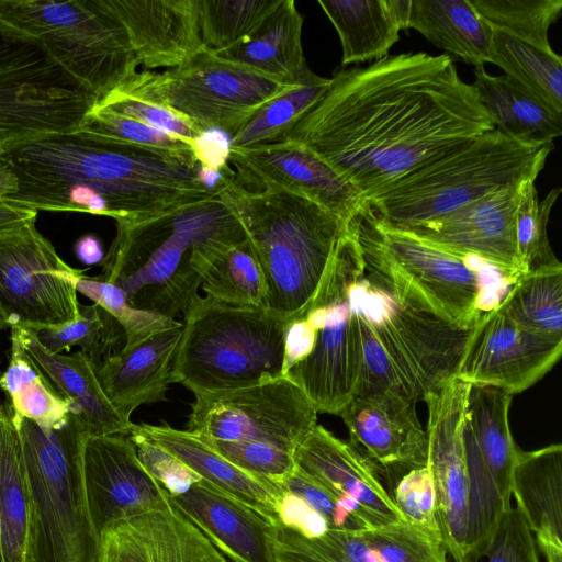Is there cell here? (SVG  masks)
<instances>
[{
    "mask_svg": "<svg viewBox=\"0 0 562 562\" xmlns=\"http://www.w3.org/2000/svg\"><path fill=\"white\" fill-rule=\"evenodd\" d=\"M358 227L428 303L446 319L461 328H472L483 307V277L461 256L428 244L412 234L381 222L369 209Z\"/></svg>",
    "mask_w": 562,
    "mask_h": 562,
    "instance_id": "2e32d148",
    "label": "cell"
},
{
    "mask_svg": "<svg viewBox=\"0 0 562 562\" xmlns=\"http://www.w3.org/2000/svg\"><path fill=\"white\" fill-rule=\"evenodd\" d=\"M236 180L252 189L276 187L304 196L348 221L369 209L360 191L305 146L282 140L246 149L228 148Z\"/></svg>",
    "mask_w": 562,
    "mask_h": 562,
    "instance_id": "ffe728a7",
    "label": "cell"
},
{
    "mask_svg": "<svg viewBox=\"0 0 562 562\" xmlns=\"http://www.w3.org/2000/svg\"><path fill=\"white\" fill-rule=\"evenodd\" d=\"M18 188L14 173L0 160V201L13 193Z\"/></svg>",
    "mask_w": 562,
    "mask_h": 562,
    "instance_id": "680465c9",
    "label": "cell"
},
{
    "mask_svg": "<svg viewBox=\"0 0 562 562\" xmlns=\"http://www.w3.org/2000/svg\"><path fill=\"white\" fill-rule=\"evenodd\" d=\"M30 495L16 430L0 404V526L4 562H26Z\"/></svg>",
    "mask_w": 562,
    "mask_h": 562,
    "instance_id": "8d00e7d4",
    "label": "cell"
},
{
    "mask_svg": "<svg viewBox=\"0 0 562 562\" xmlns=\"http://www.w3.org/2000/svg\"><path fill=\"white\" fill-rule=\"evenodd\" d=\"M408 29L475 68L490 63L493 27L470 0H411Z\"/></svg>",
    "mask_w": 562,
    "mask_h": 562,
    "instance_id": "e575fe53",
    "label": "cell"
},
{
    "mask_svg": "<svg viewBox=\"0 0 562 562\" xmlns=\"http://www.w3.org/2000/svg\"><path fill=\"white\" fill-rule=\"evenodd\" d=\"M281 0H198L204 47L221 52L251 33Z\"/></svg>",
    "mask_w": 562,
    "mask_h": 562,
    "instance_id": "f6af8a7d",
    "label": "cell"
},
{
    "mask_svg": "<svg viewBox=\"0 0 562 562\" xmlns=\"http://www.w3.org/2000/svg\"><path fill=\"white\" fill-rule=\"evenodd\" d=\"M16 190L2 201L30 211L139 221L210 199L201 166L82 131L48 134L0 153Z\"/></svg>",
    "mask_w": 562,
    "mask_h": 562,
    "instance_id": "7a4b0ae2",
    "label": "cell"
},
{
    "mask_svg": "<svg viewBox=\"0 0 562 562\" xmlns=\"http://www.w3.org/2000/svg\"><path fill=\"white\" fill-rule=\"evenodd\" d=\"M494 128L448 54L405 53L335 72L282 140L316 154L369 202L428 158Z\"/></svg>",
    "mask_w": 562,
    "mask_h": 562,
    "instance_id": "6da1fadb",
    "label": "cell"
},
{
    "mask_svg": "<svg viewBox=\"0 0 562 562\" xmlns=\"http://www.w3.org/2000/svg\"><path fill=\"white\" fill-rule=\"evenodd\" d=\"M102 1L147 69L177 67L203 47L198 0Z\"/></svg>",
    "mask_w": 562,
    "mask_h": 562,
    "instance_id": "484cf974",
    "label": "cell"
},
{
    "mask_svg": "<svg viewBox=\"0 0 562 562\" xmlns=\"http://www.w3.org/2000/svg\"><path fill=\"white\" fill-rule=\"evenodd\" d=\"M277 525L296 531L305 538H317L329 530L324 516L297 495L282 490L276 502Z\"/></svg>",
    "mask_w": 562,
    "mask_h": 562,
    "instance_id": "11a10c76",
    "label": "cell"
},
{
    "mask_svg": "<svg viewBox=\"0 0 562 562\" xmlns=\"http://www.w3.org/2000/svg\"><path fill=\"white\" fill-rule=\"evenodd\" d=\"M5 328H8V326H7V324L4 323L3 318L0 315V330H3Z\"/></svg>",
    "mask_w": 562,
    "mask_h": 562,
    "instance_id": "94428289",
    "label": "cell"
},
{
    "mask_svg": "<svg viewBox=\"0 0 562 562\" xmlns=\"http://www.w3.org/2000/svg\"><path fill=\"white\" fill-rule=\"evenodd\" d=\"M470 383L452 378L428 394L427 467L437 499L441 540L452 562H463L468 527V476L463 443Z\"/></svg>",
    "mask_w": 562,
    "mask_h": 562,
    "instance_id": "ac0fdd59",
    "label": "cell"
},
{
    "mask_svg": "<svg viewBox=\"0 0 562 562\" xmlns=\"http://www.w3.org/2000/svg\"><path fill=\"white\" fill-rule=\"evenodd\" d=\"M317 425V412L288 378L194 394L188 430L202 440L261 443L294 452Z\"/></svg>",
    "mask_w": 562,
    "mask_h": 562,
    "instance_id": "5bb4252c",
    "label": "cell"
},
{
    "mask_svg": "<svg viewBox=\"0 0 562 562\" xmlns=\"http://www.w3.org/2000/svg\"><path fill=\"white\" fill-rule=\"evenodd\" d=\"M115 223L98 278L121 288L133 306L171 318L183 315L198 294L205 265L247 238L218 193L154 217Z\"/></svg>",
    "mask_w": 562,
    "mask_h": 562,
    "instance_id": "277c9868",
    "label": "cell"
},
{
    "mask_svg": "<svg viewBox=\"0 0 562 562\" xmlns=\"http://www.w3.org/2000/svg\"><path fill=\"white\" fill-rule=\"evenodd\" d=\"M338 416L349 443L387 474L401 477L427 464V434L415 402L393 392L356 394Z\"/></svg>",
    "mask_w": 562,
    "mask_h": 562,
    "instance_id": "603a6c76",
    "label": "cell"
},
{
    "mask_svg": "<svg viewBox=\"0 0 562 562\" xmlns=\"http://www.w3.org/2000/svg\"><path fill=\"white\" fill-rule=\"evenodd\" d=\"M10 329L9 362L0 375V387L9 401L7 406L43 430L57 428L67 420L70 405L26 351L20 329Z\"/></svg>",
    "mask_w": 562,
    "mask_h": 562,
    "instance_id": "d590c367",
    "label": "cell"
},
{
    "mask_svg": "<svg viewBox=\"0 0 562 562\" xmlns=\"http://www.w3.org/2000/svg\"><path fill=\"white\" fill-rule=\"evenodd\" d=\"M512 495L546 562H562V446L517 448Z\"/></svg>",
    "mask_w": 562,
    "mask_h": 562,
    "instance_id": "f546056e",
    "label": "cell"
},
{
    "mask_svg": "<svg viewBox=\"0 0 562 562\" xmlns=\"http://www.w3.org/2000/svg\"><path fill=\"white\" fill-rule=\"evenodd\" d=\"M277 562H448L442 540L405 520L363 530L329 529L305 538L273 525Z\"/></svg>",
    "mask_w": 562,
    "mask_h": 562,
    "instance_id": "7402d4cb",
    "label": "cell"
},
{
    "mask_svg": "<svg viewBox=\"0 0 562 562\" xmlns=\"http://www.w3.org/2000/svg\"><path fill=\"white\" fill-rule=\"evenodd\" d=\"M200 276V286L206 296L236 305L266 307L265 276L247 238L216 254Z\"/></svg>",
    "mask_w": 562,
    "mask_h": 562,
    "instance_id": "ab89813d",
    "label": "cell"
},
{
    "mask_svg": "<svg viewBox=\"0 0 562 562\" xmlns=\"http://www.w3.org/2000/svg\"><path fill=\"white\" fill-rule=\"evenodd\" d=\"M499 304L519 325L562 337V265L521 273Z\"/></svg>",
    "mask_w": 562,
    "mask_h": 562,
    "instance_id": "f35d334b",
    "label": "cell"
},
{
    "mask_svg": "<svg viewBox=\"0 0 562 562\" xmlns=\"http://www.w3.org/2000/svg\"><path fill=\"white\" fill-rule=\"evenodd\" d=\"M182 316L173 383L196 394L249 387L284 376V317L266 307L199 294Z\"/></svg>",
    "mask_w": 562,
    "mask_h": 562,
    "instance_id": "9c48e42d",
    "label": "cell"
},
{
    "mask_svg": "<svg viewBox=\"0 0 562 562\" xmlns=\"http://www.w3.org/2000/svg\"><path fill=\"white\" fill-rule=\"evenodd\" d=\"M37 212L10 205L0 201V231L12 228L36 220Z\"/></svg>",
    "mask_w": 562,
    "mask_h": 562,
    "instance_id": "6f0895ef",
    "label": "cell"
},
{
    "mask_svg": "<svg viewBox=\"0 0 562 562\" xmlns=\"http://www.w3.org/2000/svg\"><path fill=\"white\" fill-rule=\"evenodd\" d=\"M390 495L406 522L441 539L436 492L427 464L403 474Z\"/></svg>",
    "mask_w": 562,
    "mask_h": 562,
    "instance_id": "681fc988",
    "label": "cell"
},
{
    "mask_svg": "<svg viewBox=\"0 0 562 562\" xmlns=\"http://www.w3.org/2000/svg\"><path fill=\"white\" fill-rule=\"evenodd\" d=\"M561 353L562 337L519 325L498 302L472 327L456 376L514 395L542 379Z\"/></svg>",
    "mask_w": 562,
    "mask_h": 562,
    "instance_id": "e0dca14e",
    "label": "cell"
},
{
    "mask_svg": "<svg viewBox=\"0 0 562 562\" xmlns=\"http://www.w3.org/2000/svg\"><path fill=\"white\" fill-rule=\"evenodd\" d=\"M330 78L315 76L259 108L231 137L228 148L246 149L281 142L295 123L328 89Z\"/></svg>",
    "mask_w": 562,
    "mask_h": 562,
    "instance_id": "60d3db41",
    "label": "cell"
},
{
    "mask_svg": "<svg viewBox=\"0 0 562 562\" xmlns=\"http://www.w3.org/2000/svg\"><path fill=\"white\" fill-rule=\"evenodd\" d=\"M0 562H4V558H3V548H2L1 526H0Z\"/></svg>",
    "mask_w": 562,
    "mask_h": 562,
    "instance_id": "91938a15",
    "label": "cell"
},
{
    "mask_svg": "<svg viewBox=\"0 0 562 562\" xmlns=\"http://www.w3.org/2000/svg\"><path fill=\"white\" fill-rule=\"evenodd\" d=\"M19 329L26 351L83 422L90 436L128 435L133 423L112 405L98 380L97 368L82 351L52 353L33 330Z\"/></svg>",
    "mask_w": 562,
    "mask_h": 562,
    "instance_id": "4dcf8cb0",
    "label": "cell"
},
{
    "mask_svg": "<svg viewBox=\"0 0 562 562\" xmlns=\"http://www.w3.org/2000/svg\"><path fill=\"white\" fill-rule=\"evenodd\" d=\"M8 412L20 441L30 495L26 562H98L99 537L82 477V452L90 436L87 426L70 412L63 425L46 431Z\"/></svg>",
    "mask_w": 562,
    "mask_h": 562,
    "instance_id": "ba28073f",
    "label": "cell"
},
{
    "mask_svg": "<svg viewBox=\"0 0 562 562\" xmlns=\"http://www.w3.org/2000/svg\"><path fill=\"white\" fill-rule=\"evenodd\" d=\"M82 477L98 537L119 520L172 505L168 492L138 459L128 435L89 436L82 452Z\"/></svg>",
    "mask_w": 562,
    "mask_h": 562,
    "instance_id": "d6986e66",
    "label": "cell"
},
{
    "mask_svg": "<svg viewBox=\"0 0 562 562\" xmlns=\"http://www.w3.org/2000/svg\"><path fill=\"white\" fill-rule=\"evenodd\" d=\"M120 85L167 108L202 133L215 130L231 137L265 103L295 86L204 46L177 67L136 71Z\"/></svg>",
    "mask_w": 562,
    "mask_h": 562,
    "instance_id": "8fae6325",
    "label": "cell"
},
{
    "mask_svg": "<svg viewBox=\"0 0 562 562\" xmlns=\"http://www.w3.org/2000/svg\"><path fill=\"white\" fill-rule=\"evenodd\" d=\"M279 486L297 495L324 516L329 524V529L363 530L373 528L362 513L336 497L296 467Z\"/></svg>",
    "mask_w": 562,
    "mask_h": 562,
    "instance_id": "816d5d0a",
    "label": "cell"
},
{
    "mask_svg": "<svg viewBox=\"0 0 562 562\" xmlns=\"http://www.w3.org/2000/svg\"><path fill=\"white\" fill-rule=\"evenodd\" d=\"M35 222L0 231V315L9 328L59 325L78 315L83 272L59 257Z\"/></svg>",
    "mask_w": 562,
    "mask_h": 562,
    "instance_id": "9a60e30c",
    "label": "cell"
},
{
    "mask_svg": "<svg viewBox=\"0 0 562 562\" xmlns=\"http://www.w3.org/2000/svg\"><path fill=\"white\" fill-rule=\"evenodd\" d=\"M358 238L362 367L356 394L393 392L424 401L457 375L472 328L442 317L359 227Z\"/></svg>",
    "mask_w": 562,
    "mask_h": 562,
    "instance_id": "3957f363",
    "label": "cell"
},
{
    "mask_svg": "<svg viewBox=\"0 0 562 562\" xmlns=\"http://www.w3.org/2000/svg\"><path fill=\"white\" fill-rule=\"evenodd\" d=\"M470 3L493 29L542 52H553L548 32L562 12V0H470Z\"/></svg>",
    "mask_w": 562,
    "mask_h": 562,
    "instance_id": "7bdbcfd3",
    "label": "cell"
},
{
    "mask_svg": "<svg viewBox=\"0 0 562 562\" xmlns=\"http://www.w3.org/2000/svg\"><path fill=\"white\" fill-rule=\"evenodd\" d=\"M130 434L164 448L202 481L252 508L270 524H278L276 502L282 492L278 484L236 467L189 430L168 425L133 424Z\"/></svg>",
    "mask_w": 562,
    "mask_h": 562,
    "instance_id": "f1b7e54d",
    "label": "cell"
},
{
    "mask_svg": "<svg viewBox=\"0 0 562 562\" xmlns=\"http://www.w3.org/2000/svg\"><path fill=\"white\" fill-rule=\"evenodd\" d=\"M128 436L135 445L143 465L170 497L187 493L194 484L202 481L192 469L164 448L138 435L130 434Z\"/></svg>",
    "mask_w": 562,
    "mask_h": 562,
    "instance_id": "db71d44e",
    "label": "cell"
},
{
    "mask_svg": "<svg viewBox=\"0 0 562 562\" xmlns=\"http://www.w3.org/2000/svg\"><path fill=\"white\" fill-rule=\"evenodd\" d=\"M535 182L520 187L516 212V245L524 272L561 265L547 234L549 216L561 188H553L539 200Z\"/></svg>",
    "mask_w": 562,
    "mask_h": 562,
    "instance_id": "bcb514c9",
    "label": "cell"
},
{
    "mask_svg": "<svg viewBox=\"0 0 562 562\" xmlns=\"http://www.w3.org/2000/svg\"><path fill=\"white\" fill-rule=\"evenodd\" d=\"M490 63L530 94L562 113V57L493 29Z\"/></svg>",
    "mask_w": 562,
    "mask_h": 562,
    "instance_id": "74e56055",
    "label": "cell"
},
{
    "mask_svg": "<svg viewBox=\"0 0 562 562\" xmlns=\"http://www.w3.org/2000/svg\"><path fill=\"white\" fill-rule=\"evenodd\" d=\"M339 36L341 65L379 60L389 56L408 30L411 0H318Z\"/></svg>",
    "mask_w": 562,
    "mask_h": 562,
    "instance_id": "d6a6232c",
    "label": "cell"
},
{
    "mask_svg": "<svg viewBox=\"0 0 562 562\" xmlns=\"http://www.w3.org/2000/svg\"><path fill=\"white\" fill-rule=\"evenodd\" d=\"M76 288L77 292L101 306L121 325L125 333L124 346L135 345L157 333L182 325L176 318L133 306L121 288L98 277L82 274Z\"/></svg>",
    "mask_w": 562,
    "mask_h": 562,
    "instance_id": "7dc6e473",
    "label": "cell"
},
{
    "mask_svg": "<svg viewBox=\"0 0 562 562\" xmlns=\"http://www.w3.org/2000/svg\"><path fill=\"white\" fill-rule=\"evenodd\" d=\"M512 396L492 386L469 389L463 429L468 476L464 561L482 550L501 516L513 505V470L518 447L508 422Z\"/></svg>",
    "mask_w": 562,
    "mask_h": 562,
    "instance_id": "4fadbf2b",
    "label": "cell"
},
{
    "mask_svg": "<svg viewBox=\"0 0 562 562\" xmlns=\"http://www.w3.org/2000/svg\"><path fill=\"white\" fill-rule=\"evenodd\" d=\"M220 198L243 225L261 266L266 307L289 319L314 296L340 240L355 222L289 191L240 184L229 168L217 183Z\"/></svg>",
    "mask_w": 562,
    "mask_h": 562,
    "instance_id": "5b68a950",
    "label": "cell"
},
{
    "mask_svg": "<svg viewBox=\"0 0 562 562\" xmlns=\"http://www.w3.org/2000/svg\"><path fill=\"white\" fill-rule=\"evenodd\" d=\"M467 562H540L535 537L516 506L504 512L485 546Z\"/></svg>",
    "mask_w": 562,
    "mask_h": 562,
    "instance_id": "f907efd6",
    "label": "cell"
},
{
    "mask_svg": "<svg viewBox=\"0 0 562 562\" xmlns=\"http://www.w3.org/2000/svg\"><path fill=\"white\" fill-rule=\"evenodd\" d=\"M98 562H226L173 505L119 520L99 535Z\"/></svg>",
    "mask_w": 562,
    "mask_h": 562,
    "instance_id": "d4e9b609",
    "label": "cell"
},
{
    "mask_svg": "<svg viewBox=\"0 0 562 562\" xmlns=\"http://www.w3.org/2000/svg\"><path fill=\"white\" fill-rule=\"evenodd\" d=\"M74 251L76 257L87 266L101 263L105 256L101 240L93 234L79 237L75 243Z\"/></svg>",
    "mask_w": 562,
    "mask_h": 562,
    "instance_id": "9f6ffc18",
    "label": "cell"
},
{
    "mask_svg": "<svg viewBox=\"0 0 562 562\" xmlns=\"http://www.w3.org/2000/svg\"><path fill=\"white\" fill-rule=\"evenodd\" d=\"M79 128L127 146L147 149L180 160L190 166L200 165L196 146L137 120L97 105L86 114Z\"/></svg>",
    "mask_w": 562,
    "mask_h": 562,
    "instance_id": "ee69618b",
    "label": "cell"
},
{
    "mask_svg": "<svg viewBox=\"0 0 562 562\" xmlns=\"http://www.w3.org/2000/svg\"><path fill=\"white\" fill-rule=\"evenodd\" d=\"M479 100L494 127L510 139L530 147L553 144L562 133V113L550 108L516 81L492 76L484 67L474 70Z\"/></svg>",
    "mask_w": 562,
    "mask_h": 562,
    "instance_id": "836d02e7",
    "label": "cell"
},
{
    "mask_svg": "<svg viewBox=\"0 0 562 562\" xmlns=\"http://www.w3.org/2000/svg\"><path fill=\"white\" fill-rule=\"evenodd\" d=\"M182 329L183 324L124 346L97 368L105 395L125 420L140 405L166 398Z\"/></svg>",
    "mask_w": 562,
    "mask_h": 562,
    "instance_id": "83f0119b",
    "label": "cell"
},
{
    "mask_svg": "<svg viewBox=\"0 0 562 562\" xmlns=\"http://www.w3.org/2000/svg\"><path fill=\"white\" fill-rule=\"evenodd\" d=\"M95 105L180 137L196 147V142L205 134L194 128L167 108L121 85L99 100Z\"/></svg>",
    "mask_w": 562,
    "mask_h": 562,
    "instance_id": "c3c4849f",
    "label": "cell"
},
{
    "mask_svg": "<svg viewBox=\"0 0 562 562\" xmlns=\"http://www.w3.org/2000/svg\"><path fill=\"white\" fill-rule=\"evenodd\" d=\"M202 441L241 470L278 485L295 468L293 453L277 447L247 442Z\"/></svg>",
    "mask_w": 562,
    "mask_h": 562,
    "instance_id": "f5cc1de1",
    "label": "cell"
},
{
    "mask_svg": "<svg viewBox=\"0 0 562 562\" xmlns=\"http://www.w3.org/2000/svg\"><path fill=\"white\" fill-rule=\"evenodd\" d=\"M35 333L40 344L52 353L70 351L75 346L99 368L115 352V347L125 338L121 325L98 304L79 303L75 319L52 326L30 329Z\"/></svg>",
    "mask_w": 562,
    "mask_h": 562,
    "instance_id": "b9f144b4",
    "label": "cell"
},
{
    "mask_svg": "<svg viewBox=\"0 0 562 562\" xmlns=\"http://www.w3.org/2000/svg\"><path fill=\"white\" fill-rule=\"evenodd\" d=\"M362 269L357 221L340 240L310 303L284 329V376L317 413L337 415L356 394L362 339L355 290Z\"/></svg>",
    "mask_w": 562,
    "mask_h": 562,
    "instance_id": "8992f818",
    "label": "cell"
},
{
    "mask_svg": "<svg viewBox=\"0 0 562 562\" xmlns=\"http://www.w3.org/2000/svg\"><path fill=\"white\" fill-rule=\"evenodd\" d=\"M553 148L526 146L494 128L428 158L368 203L393 228L432 221L488 194L536 181Z\"/></svg>",
    "mask_w": 562,
    "mask_h": 562,
    "instance_id": "52a82bcc",
    "label": "cell"
},
{
    "mask_svg": "<svg viewBox=\"0 0 562 562\" xmlns=\"http://www.w3.org/2000/svg\"><path fill=\"white\" fill-rule=\"evenodd\" d=\"M170 501L233 562H277L273 525L247 505L204 481Z\"/></svg>",
    "mask_w": 562,
    "mask_h": 562,
    "instance_id": "4316f807",
    "label": "cell"
},
{
    "mask_svg": "<svg viewBox=\"0 0 562 562\" xmlns=\"http://www.w3.org/2000/svg\"><path fill=\"white\" fill-rule=\"evenodd\" d=\"M520 187L501 190L441 217L400 231L450 252L477 258L512 284L524 273L516 245Z\"/></svg>",
    "mask_w": 562,
    "mask_h": 562,
    "instance_id": "44dd1931",
    "label": "cell"
},
{
    "mask_svg": "<svg viewBox=\"0 0 562 562\" xmlns=\"http://www.w3.org/2000/svg\"><path fill=\"white\" fill-rule=\"evenodd\" d=\"M0 30L40 46L98 101L139 65L102 0H0Z\"/></svg>",
    "mask_w": 562,
    "mask_h": 562,
    "instance_id": "30bf717a",
    "label": "cell"
},
{
    "mask_svg": "<svg viewBox=\"0 0 562 562\" xmlns=\"http://www.w3.org/2000/svg\"><path fill=\"white\" fill-rule=\"evenodd\" d=\"M97 102L44 49L0 30V153L78 130Z\"/></svg>",
    "mask_w": 562,
    "mask_h": 562,
    "instance_id": "7c38bea8",
    "label": "cell"
},
{
    "mask_svg": "<svg viewBox=\"0 0 562 562\" xmlns=\"http://www.w3.org/2000/svg\"><path fill=\"white\" fill-rule=\"evenodd\" d=\"M293 458L299 470L362 513L373 528L404 520L381 482L379 468L322 425L303 439Z\"/></svg>",
    "mask_w": 562,
    "mask_h": 562,
    "instance_id": "cb8c5ba5",
    "label": "cell"
},
{
    "mask_svg": "<svg viewBox=\"0 0 562 562\" xmlns=\"http://www.w3.org/2000/svg\"><path fill=\"white\" fill-rule=\"evenodd\" d=\"M303 22L295 2L281 0L251 33L215 53L283 82L305 83L316 74L307 67L303 54Z\"/></svg>",
    "mask_w": 562,
    "mask_h": 562,
    "instance_id": "1f68e13d",
    "label": "cell"
}]
</instances>
